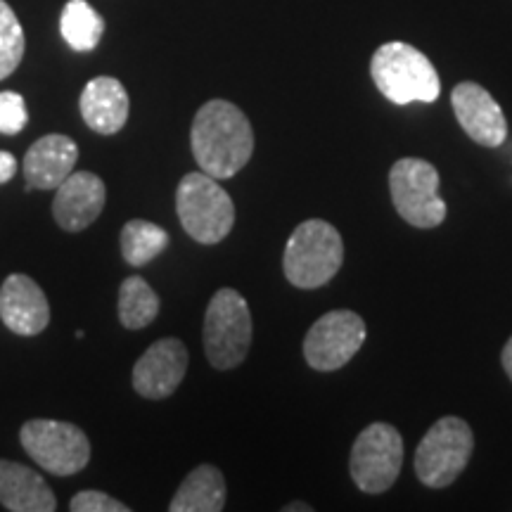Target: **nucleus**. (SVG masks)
I'll use <instances>...</instances> for the list:
<instances>
[{"mask_svg": "<svg viewBox=\"0 0 512 512\" xmlns=\"http://www.w3.org/2000/svg\"><path fill=\"white\" fill-rule=\"evenodd\" d=\"M190 147L204 174L216 181L233 178L252 159V124L233 102L209 100L192 121Z\"/></svg>", "mask_w": 512, "mask_h": 512, "instance_id": "nucleus-1", "label": "nucleus"}, {"mask_svg": "<svg viewBox=\"0 0 512 512\" xmlns=\"http://www.w3.org/2000/svg\"><path fill=\"white\" fill-rule=\"evenodd\" d=\"M370 74L384 98L394 105L434 102L441 93V81L430 57L408 43L392 41L375 50Z\"/></svg>", "mask_w": 512, "mask_h": 512, "instance_id": "nucleus-2", "label": "nucleus"}, {"mask_svg": "<svg viewBox=\"0 0 512 512\" xmlns=\"http://www.w3.org/2000/svg\"><path fill=\"white\" fill-rule=\"evenodd\" d=\"M344 261V242L339 230L323 219L299 223L287 240L283 271L299 290H318L335 278Z\"/></svg>", "mask_w": 512, "mask_h": 512, "instance_id": "nucleus-3", "label": "nucleus"}, {"mask_svg": "<svg viewBox=\"0 0 512 512\" xmlns=\"http://www.w3.org/2000/svg\"><path fill=\"white\" fill-rule=\"evenodd\" d=\"M176 211L185 233L200 245H216L235 226V204L214 176L195 171L181 178Z\"/></svg>", "mask_w": 512, "mask_h": 512, "instance_id": "nucleus-4", "label": "nucleus"}, {"mask_svg": "<svg viewBox=\"0 0 512 512\" xmlns=\"http://www.w3.org/2000/svg\"><path fill=\"white\" fill-rule=\"evenodd\" d=\"M204 354L216 370H233L252 347V313L247 299L233 287H223L211 297L204 313Z\"/></svg>", "mask_w": 512, "mask_h": 512, "instance_id": "nucleus-5", "label": "nucleus"}, {"mask_svg": "<svg viewBox=\"0 0 512 512\" xmlns=\"http://www.w3.org/2000/svg\"><path fill=\"white\" fill-rule=\"evenodd\" d=\"M475 437L470 425L456 415L434 422L415 451V475L430 489H444L463 475L470 463Z\"/></svg>", "mask_w": 512, "mask_h": 512, "instance_id": "nucleus-6", "label": "nucleus"}, {"mask_svg": "<svg viewBox=\"0 0 512 512\" xmlns=\"http://www.w3.org/2000/svg\"><path fill=\"white\" fill-rule=\"evenodd\" d=\"M394 209L415 228H437L446 219V202L439 197V171L425 159H399L389 171Z\"/></svg>", "mask_w": 512, "mask_h": 512, "instance_id": "nucleus-7", "label": "nucleus"}, {"mask_svg": "<svg viewBox=\"0 0 512 512\" xmlns=\"http://www.w3.org/2000/svg\"><path fill=\"white\" fill-rule=\"evenodd\" d=\"M19 439L29 458L55 477L76 475L91 460V441L72 422L29 420L22 425Z\"/></svg>", "mask_w": 512, "mask_h": 512, "instance_id": "nucleus-8", "label": "nucleus"}, {"mask_svg": "<svg viewBox=\"0 0 512 512\" xmlns=\"http://www.w3.org/2000/svg\"><path fill=\"white\" fill-rule=\"evenodd\" d=\"M403 465V439L396 427L373 422L358 434L351 446L349 472L366 494H384L399 479Z\"/></svg>", "mask_w": 512, "mask_h": 512, "instance_id": "nucleus-9", "label": "nucleus"}, {"mask_svg": "<svg viewBox=\"0 0 512 512\" xmlns=\"http://www.w3.org/2000/svg\"><path fill=\"white\" fill-rule=\"evenodd\" d=\"M366 323L354 311L339 309L320 316L304 339V358L313 370L332 373L354 358L366 342Z\"/></svg>", "mask_w": 512, "mask_h": 512, "instance_id": "nucleus-10", "label": "nucleus"}, {"mask_svg": "<svg viewBox=\"0 0 512 512\" xmlns=\"http://www.w3.org/2000/svg\"><path fill=\"white\" fill-rule=\"evenodd\" d=\"M188 373V349L181 339L164 337L152 344L133 366V389L143 399H166L181 387Z\"/></svg>", "mask_w": 512, "mask_h": 512, "instance_id": "nucleus-11", "label": "nucleus"}, {"mask_svg": "<svg viewBox=\"0 0 512 512\" xmlns=\"http://www.w3.org/2000/svg\"><path fill=\"white\" fill-rule=\"evenodd\" d=\"M451 105L458 124L475 143L501 147L508 138V121L494 95L475 81H463L453 88Z\"/></svg>", "mask_w": 512, "mask_h": 512, "instance_id": "nucleus-12", "label": "nucleus"}, {"mask_svg": "<svg viewBox=\"0 0 512 512\" xmlns=\"http://www.w3.org/2000/svg\"><path fill=\"white\" fill-rule=\"evenodd\" d=\"M0 318L17 335H41L50 323L48 297L29 275L12 273L0 287Z\"/></svg>", "mask_w": 512, "mask_h": 512, "instance_id": "nucleus-13", "label": "nucleus"}, {"mask_svg": "<svg viewBox=\"0 0 512 512\" xmlns=\"http://www.w3.org/2000/svg\"><path fill=\"white\" fill-rule=\"evenodd\" d=\"M105 200L107 190L100 176L91 174V171H74L55 190L53 216L57 226L69 230V233H79L102 214Z\"/></svg>", "mask_w": 512, "mask_h": 512, "instance_id": "nucleus-14", "label": "nucleus"}, {"mask_svg": "<svg viewBox=\"0 0 512 512\" xmlns=\"http://www.w3.org/2000/svg\"><path fill=\"white\" fill-rule=\"evenodd\" d=\"M76 159H79V147L72 138L50 133V136L36 140L22 164L27 190H57L62 181L74 174Z\"/></svg>", "mask_w": 512, "mask_h": 512, "instance_id": "nucleus-15", "label": "nucleus"}, {"mask_svg": "<svg viewBox=\"0 0 512 512\" xmlns=\"http://www.w3.org/2000/svg\"><path fill=\"white\" fill-rule=\"evenodd\" d=\"M79 107L88 128H93L100 136H114L124 128L131 102H128V93L121 81L112 76H98L86 83Z\"/></svg>", "mask_w": 512, "mask_h": 512, "instance_id": "nucleus-16", "label": "nucleus"}, {"mask_svg": "<svg viewBox=\"0 0 512 512\" xmlns=\"http://www.w3.org/2000/svg\"><path fill=\"white\" fill-rule=\"evenodd\" d=\"M0 503L12 512L57 510V498L46 479L12 460H0Z\"/></svg>", "mask_w": 512, "mask_h": 512, "instance_id": "nucleus-17", "label": "nucleus"}, {"mask_svg": "<svg viewBox=\"0 0 512 512\" xmlns=\"http://www.w3.org/2000/svg\"><path fill=\"white\" fill-rule=\"evenodd\" d=\"M223 508H226V477L214 465L195 467L169 503L171 512H219Z\"/></svg>", "mask_w": 512, "mask_h": 512, "instance_id": "nucleus-18", "label": "nucleus"}, {"mask_svg": "<svg viewBox=\"0 0 512 512\" xmlns=\"http://www.w3.org/2000/svg\"><path fill=\"white\" fill-rule=\"evenodd\" d=\"M60 34L69 48L88 53V50L98 48L100 38L105 34V19L86 0H69L60 17Z\"/></svg>", "mask_w": 512, "mask_h": 512, "instance_id": "nucleus-19", "label": "nucleus"}, {"mask_svg": "<svg viewBox=\"0 0 512 512\" xmlns=\"http://www.w3.org/2000/svg\"><path fill=\"white\" fill-rule=\"evenodd\" d=\"M159 313V297L138 275H131L119 290V320L126 330H143Z\"/></svg>", "mask_w": 512, "mask_h": 512, "instance_id": "nucleus-20", "label": "nucleus"}, {"mask_svg": "<svg viewBox=\"0 0 512 512\" xmlns=\"http://www.w3.org/2000/svg\"><path fill=\"white\" fill-rule=\"evenodd\" d=\"M169 245V233L152 221L133 219L121 230V254L126 264L145 266Z\"/></svg>", "mask_w": 512, "mask_h": 512, "instance_id": "nucleus-21", "label": "nucleus"}, {"mask_svg": "<svg viewBox=\"0 0 512 512\" xmlns=\"http://www.w3.org/2000/svg\"><path fill=\"white\" fill-rule=\"evenodd\" d=\"M24 57V31L15 12L0 0V81L15 72Z\"/></svg>", "mask_w": 512, "mask_h": 512, "instance_id": "nucleus-22", "label": "nucleus"}, {"mask_svg": "<svg viewBox=\"0 0 512 512\" xmlns=\"http://www.w3.org/2000/svg\"><path fill=\"white\" fill-rule=\"evenodd\" d=\"M29 121L27 105L19 93L3 91L0 93V133L3 136H17L24 131Z\"/></svg>", "mask_w": 512, "mask_h": 512, "instance_id": "nucleus-23", "label": "nucleus"}, {"mask_svg": "<svg viewBox=\"0 0 512 512\" xmlns=\"http://www.w3.org/2000/svg\"><path fill=\"white\" fill-rule=\"evenodd\" d=\"M72 512H128V505L117 501V498L102 494V491H81L69 503Z\"/></svg>", "mask_w": 512, "mask_h": 512, "instance_id": "nucleus-24", "label": "nucleus"}, {"mask_svg": "<svg viewBox=\"0 0 512 512\" xmlns=\"http://www.w3.org/2000/svg\"><path fill=\"white\" fill-rule=\"evenodd\" d=\"M17 174V159L10 152H0V185L8 183Z\"/></svg>", "mask_w": 512, "mask_h": 512, "instance_id": "nucleus-25", "label": "nucleus"}, {"mask_svg": "<svg viewBox=\"0 0 512 512\" xmlns=\"http://www.w3.org/2000/svg\"><path fill=\"white\" fill-rule=\"evenodd\" d=\"M501 361H503V368H505V373H508L510 382H512V337L508 339V342H505V347H503V354H501Z\"/></svg>", "mask_w": 512, "mask_h": 512, "instance_id": "nucleus-26", "label": "nucleus"}, {"mask_svg": "<svg viewBox=\"0 0 512 512\" xmlns=\"http://www.w3.org/2000/svg\"><path fill=\"white\" fill-rule=\"evenodd\" d=\"M299 510L311 512L313 508H311V505H306V503H292V505H285V512H299Z\"/></svg>", "mask_w": 512, "mask_h": 512, "instance_id": "nucleus-27", "label": "nucleus"}]
</instances>
